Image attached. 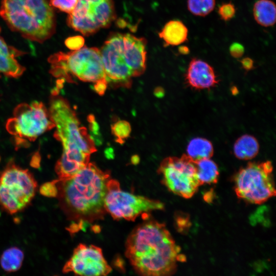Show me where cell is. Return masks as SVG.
Masks as SVG:
<instances>
[{
  "instance_id": "cell-1",
  "label": "cell",
  "mask_w": 276,
  "mask_h": 276,
  "mask_svg": "<svg viewBox=\"0 0 276 276\" xmlns=\"http://www.w3.org/2000/svg\"><path fill=\"white\" fill-rule=\"evenodd\" d=\"M126 256L134 270L144 275H169L185 260L164 224L153 220L135 227L126 242Z\"/></svg>"
},
{
  "instance_id": "cell-14",
  "label": "cell",
  "mask_w": 276,
  "mask_h": 276,
  "mask_svg": "<svg viewBox=\"0 0 276 276\" xmlns=\"http://www.w3.org/2000/svg\"><path fill=\"white\" fill-rule=\"evenodd\" d=\"M90 155L79 148L63 150L55 165L58 179H67L76 174L89 163Z\"/></svg>"
},
{
  "instance_id": "cell-27",
  "label": "cell",
  "mask_w": 276,
  "mask_h": 276,
  "mask_svg": "<svg viewBox=\"0 0 276 276\" xmlns=\"http://www.w3.org/2000/svg\"><path fill=\"white\" fill-rule=\"evenodd\" d=\"M236 12L234 5L231 3L223 4L218 9V13L221 19L227 21L232 18Z\"/></svg>"
},
{
  "instance_id": "cell-18",
  "label": "cell",
  "mask_w": 276,
  "mask_h": 276,
  "mask_svg": "<svg viewBox=\"0 0 276 276\" xmlns=\"http://www.w3.org/2000/svg\"><path fill=\"white\" fill-rule=\"evenodd\" d=\"M275 4L270 0H258L254 5L255 19L263 27L272 26L275 24Z\"/></svg>"
},
{
  "instance_id": "cell-29",
  "label": "cell",
  "mask_w": 276,
  "mask_h": 276,
  "mask_svg": "<svg viewBox=\"0 0 276 276\" xmlns=\"http://www.w3.org/2000/svg\"><path fill=\"white\" fill-rule=\"evenodd\" d=\"M244 47L240 43L235 42L229 48L231 55L234 58H240L244 54Z\"/></svg>"
},
{
  "instance_id": "cell-12",
  "label": "cell",
  "mask_w": 276,
  "mask_h": 276,
  "mask_svg": "<svg viewBox=\"0 0 276 276\" xmlns=\"http://www.w3.org/2000/svg\"><path fill=\"white\" fill-rule=\"evenodd\" d=\"M104 207L114 219L133 221L141 214L162 210L164 205L158 200L124 191L120 189L118 181L110 179Z\"/></svg>"
},
{
  "instance_id": "cell-22",
  "label": "cell",
  "mask_w": 276,
  "mask_h": 276,
  "mask_svg": "<svg viewBox=\"0 0 276 276\" xmlns=\"http://www.w3.org/2000/svg\"><path fill=\"white\" fill-rule=\"evenodd\" d=\"M24 258V252L20 248L11 247L3 252L0 258V264L5 271L15 272L21 267Z\"/></svg>"
},
{
  "instance_id": "cell-3",
  "label": "cell",
  "mask_w": 276,
  "mask_h": 276,
  "mask_svg": "<svg viewBox=\"0 0 276 276\" xmlns=\"http://www.w3.org/2000/svg\"><path fill=\"white\" fill-rule=\"evenodd\" d=\"M146 44L144 38L129 33H111L100 49L107 83L129 87L131 78L145 71Z\"/></svg>"
},
{
  "instance_id": "cell-17",
  "label": "cell",
  "mask_w": 276,
  "mask_h": 276,
  "mask_svg": "<svg viewBox=\"0 0 276 276\" xmlns=\"http://www.w3.org/2000/svg\"><path fill=\"white\" fill-rule=\"evenodd\" d=\"M188 30L182 22L172 20L167 22L161 31L159 37L163 39L166 45H178L187 39Z\"/></svg>"
},
{
  "instance_id": "cell-6",
  "label": "cell",
  "mask_w": 276,
  "mask_h": 276,
  "mask_svg": "<svg viewBox=\"0 0 276 276\" xmlns=\"http://www.w3.org/2000/svg\"><path fill=\"white\" fill-rule=\"evenodd\" d=\"M58 90H53L49 109L56 129L54 137L62 144L63 150L79 148L89 154L96 152L93 139L80 126L75 112L67 101L59 95Z\"/></svg>"
},
{
  "instance_id": "cell-5",
  "label": "cell",
  "mask_w": 276,
  "mask_h": 276,
  "mask_svg": "<svg viewBox=\"0 0 276 276\" xmlns=\"http://www.w3.org/2000/svg\"><path fill=\"white\" fill-rule=\"evenodd\" d=\"M50 72L58 79V84L63 81L72 82L74 79L96 83L106 80L100 49L83 46L67 53L59 52L48 58Z\"/></svg>"
},
{
  "instance_id": "cell-24",
  "label": "cell",
  "mask_w": 276,
  "mask_h": 276,
  "mask_svg": "<svg viewBox=\"0 0 276 276\" xmlns=\"http://www.w3.org/2000/svg\"><path fill=\"white\" fill-rule=\"evenodd\" d=\"M131 126L129 122L124 120H119L111 125L112 134L116 139V141L123 144L131 133Z\"/></svg>"
},
{
  "instance_id": "cell-4",
  "label": "cell",
  "mask_w": 276,
  "mask_h": 276,
  "mask_svg": "<svg viewBox=\"0 0 276 276\" xmlns=\"http://www.w3.org/2000/svg\"><path fill=\"white\" fill-rule=\"evenodd\" d=\"M0 15L13 31L42 43L55 33L56 16L49 0H2Z\"/></svg>"
},
{
  "instance_id": "cell-11",
  "label": "cell",
  "mask_w": 276,
  "mask_h": 276,
  "mask_svg": "<svg viewBox=\"0 0 276 276\" xmlns=\"http://www.w3.org/2000/svg\"><path fill=\"white\" fill-rule=\"evenodd\" d=\"M158 173L163 184L173 193L190 198L200 185L195 161L187 154L179 157H169L161 163Z\"/></svg>"
},
{
  "instance_id": "cell-7",
  "label": "cell",
  "mask_w": 276,
  "mask_h": 276,
  "mask_svg": "<svg viewBox=\"0 0 276 276\" xmlns=\"http://www.w3.org/2000/svg\"><path fill=\"white\" fill-rule=\"evenodd\" d=\"M53 128L54 124L49 109L38 101L18 105L6 123V129L13 136L18 147L26 146Z\"/></svg>"
},
{
  "instance_id": "cell-8",
  "label": "cell",
  "mask_w": 276,
  "mask_h": 276,
  "mask_svg": "<svg viewBox=\"0 0 276 276\" xmlns=\"http://www.w3.org/2000/svg\"><path fill=\"white\" fill-rule=\"evenodd\" d=\"M37 188L28 170L9 163L0 174V206L10 214L18 213L30 204Z\"/></svg>"
},
{
  "instance_id": "cell-10",
  "label": "cell",
  "mask_w": 276,
  "mask_h": 276,
  "mask_svg": "<svg viewBox=\"0 0 276 276\" xmlns=\"http://www.w3.org/2000/svg\"><path fill=\"white\" fill-rule=\"evenodd\" d=\"M116 18L113 0H78L67 24L84 36L109 27Z\"/></svg>"
},
{
  "instance_id": "cell-33",
  "label": "cell",
  "mask_w": 276,
  "mask_h": 276,
  "mask_svg": "<svg viewBox=\"0 0 276 276\" xmlns=\"http://www.w3.org/2000/svg\"><path fill=\"white\" fill-rule=\"evenodd\" d=\"M179 52L182 54H187L189 53V49L187 47L182 46L179 48Z\"/></svg>"
},
{
  "instance_id": "cell-9",
  "label": "cell",
  "mask_w": 276,
  "mask_h": 276,
  "mask_svg": "<svg viewBox=\"0 0 276 276\" xmlns=\"http://www.w3.org/2000/svg\"><path fill=\"white\" fill-rule=\"evenodd\" d=\"M270 161L250 162L240 169L233 179L237 197L253 204H261L275 195Z\"/></svg>"
},
{
  "instance_id": "cell-26",
  "label": "cell",
  "mask_w": 276,
  "mask_h": 276,
  "mask_svg": "<svg viewBox=\"0 0 276 276\" xmlns=\"http://www.w3.org/2000/svg\"><path fill=\"white\" fill-rule=\"evenodd\" d=\"M40 193L48 197H55L58 195L57 180L47 182L42 184L39 188Z\"/></svg>"
},
{
  "instance_id": "cell-25",
  "label": "cell",
  "mask_w": 276,
  "mask_h": 276,
  "mask_svg": "<svg viewBox=\"0 0 276 276\" xmlns=\"http://www.w3.org/2000/svg\"><path fill=\"white\" fill-rule=\"evenodd\" d=\"M49 1L51 6L70 14L75 9L78 0H49Z\"/></svg>"
},
{
  "instance_id": "cell-21",
  "label": "cell",
  "mask_w": 276,
  "mask_h": 276,
  "mask_svg": "<svg viewBox=\"0 0 276 276\" xmlns=\"http://www.w3.org/2000/svg\"><path fill=\"white\" fill-rule=\"evenodd\" d=\"M197 175L200 185L212 184L217 182L219 170L216 164L210 158L195 161Z\"/></svg>"
},
{
  "instance_id": "cell-23",
  "label": "cell",
  "mask_w": 276,
  "mask_h": 276,
  "mask_svg": "<svg viewBox=\"0 0 276 276\" xmlns=\"http://www.w3.org/2000/svg\"><path fill=\"white\" fill-rule=\"evenodd\" d=\"M215 3V0H188L187 6L193 15L205 16L214 10Z\"/></svg>"
},
{
  "instance_id": "cell-16",
  "label": "cell",
  "mask_w": 276,
  "mask_h": 276,
  "mask_svg": "<svg viewBox=\"0 0 276 276\" xmlns=\"http://www.w3.org/2000/svg\"><path fill=\"white\" fill-rule=\"evenodd\" d=\"M26 54V52L8 45L0 36V73L13 78L21 76L26 68L18 63L16 58Z\"/></svg>"
},
{
  "instance_id": "cell-20",
  "label": "cell",
  "mask_w": 276,
  "mask_h": 276,
  "mask_svg": "<svg viewBox=\"0 0 276 276\" xmlns=\"http://www.w3.org/2000/svg\"><path fill=\"white\" fill-rule=\"evenodd\" d=\"M187 155L194 161L204 158H210L214 153L211 142L202 137H196L191 140L187 148Z\"/></svg>"
},
{
  "instance_id": "cell-32",
  "label": "cell",
  "mask_w": 276,
  "mask_h": 276,
  "mask_svg": "<svg viewBox=\"0 0 276 276\" xmlns=\"http://www.w3.org/2000/svg\"><path fill=\"white\" fill-rule=\"evenodd\" d=\"M241 63L243 67L246 70H251L252 68L254 65L253 60L251 58L248 57L243 58L241 61Z\"/></svg>"
},
{
  "instance_id": "cell-15",
  "label": "cell",
  "mask_w": 276,
  "mask_h": 276,
  "mask_svg": "<svg viewBox=\"0 0 276 276\" xmlns=\"http://www.w3.org/2000/svg\"><path fill=\"white\" fill-rule=\"evenodd\" d=\"M186 80L191 87L197 89L211 88L218 83L213 68L207 62L196 58L190 61Z\"/></svg>"
},
{
  "instance_id": "cell-31",
  "label": "cell",
  "mask_w": 276,
  "mask_h": 276,
  "mask_svg": "<svg viewBox=\"0 0 276 276\" xmlns=\"http://www.w3.org/2000/svg\"><path fill=\"white\" fill-rule=\"evenodd\" d=\"M107 84V82L105 79L99 81L94 83L93 88L99 95H103L106 89Z\"/></svg>"
},
{
  "instance_id": "cell-2",
  "label": "cell",
  "mask_w": 276,
  "mask_h": 276,
  "mask_svg": "<svg viewBox=\"0 0 276 276\" xmlns=\"http://www.w3.org/2000/svg\"><path fill=\"white\" fill-rule=\"evenodd\" d=\"M110 179L108 172L89 163L71 178L56 179L57 196L68 215L81 221H93L106 212L104 201Z\"/></svg>"
},
{
  "instance_id": "cell-30",
  "label": "cell",
  "mask_w": 276,
  "mask_h": 276,
  "mask_svg": "<svg viewBox=\"0 0 276 276\" xmlns=\"http://www.w3.org/2000/svg\"><path fill=\"white\" fill-rule=\"evenodd\" d=\"M176 223L178 226V229L180 231L186 230L189 226L190 222L186 216L184 215H178L176 218Z\"/></svg>"
},
{
  "instance_id": "cell-19",
  "label": "cell",
  "mask_w": 276,
  "mask_h": 276,
  "mask_svg": "<svg viewBox=\"0 0 276 276\" xmlns=\"http://www.w3.org/2000/svg\"><path fill=\"white\" fill-rule=\"evenodd\" d=\"M233 150L235 156L238 158L244 160L250 159L258 154L259 144L254 136L245 134L236 140Z\"/></svg>"
},
{
  "instance_id": "cell-28",
  "label": "cell",
  "mask_w": 276,
  "mask_h": 276,
  "mask_svg": "<svg viewBox=\"0 0 276 276\" xmlns=\"http://www.w3.org/2000/svg\"><path fill=\"white\" fill-rule=\"evenodd\" d=\"M65 45L73 51L82 48L84 45V39L80 35L67 38L65 41Z\"/></svg>"
},
{
  "instance_id": "cell-34",
  "label": "cell",
  "mask_w": 276,
  "mask_h": 276,
  "mask_svg": "<svg viewBox=\"0 0 276 276\" xmlns=\"http://www.w3.org/2000/svg\"><path fill=\"white\" fill-rule=\"evenodd\" d=\"M162 88H157V91H155L156 96L157 97L163 96L162 94H164V91L162 90Z\"/></svg>"
},
{
  "instance_id": "cell-13",
  "label": "cell",
  "mask_w": 276,
  "mask_h": 276,
  "mask_svg": "<svg viewBox=\"0 0 276 276\" xmlns=\"http://www.w3.org/2000/svg\"><path fill=\"white\" fill-rule=\"evenodd\" d=\"M111 271L100 248L93 245L80 244L65 264L63 272L81 275H106Z\"/></svg>"
}]
</instances>
